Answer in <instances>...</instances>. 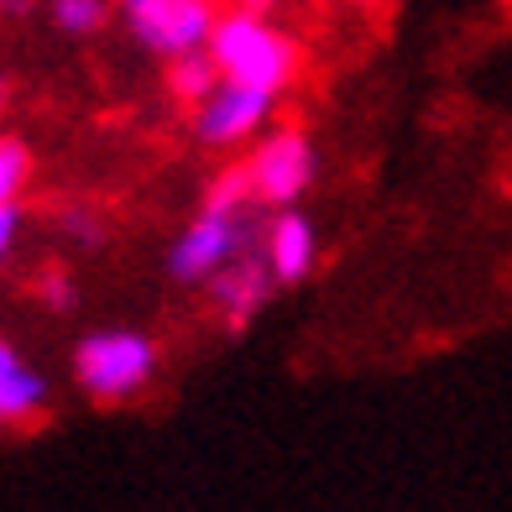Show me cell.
<instances>
[{"instance_id":"1","label":"cell","mask_w":512,"mask_h":512,"mask_svg":"<svg viewBox=\"0 0 512 512\" xmlns=\"http://www.w3.org/2000/svg\"><path fill=\"white\" fill-rule=\"evenodd\" d=\"M209 58H215L225 84L256 89V95H267V100L283 95L298 74V48L267 16H251V11L220 16L215 37H209Z\"/></svg>"},{"instance_id":"2","label":"cell","mask_w":512,"mask_h":512,"mask_svg":"<svg viewBox=\"0 0 512 512\" xmlns=\"http://www.w3.org/2000/svg\"><path fill=\"white\" fill-rule=\"evenodd\" d=\"M251 199L256 194H251L246 168L230 173L225 183H215V194L199 209V220L183 230V241L168 256L173 277H183V283H215V277L236 262V251L246 241V204Z\"/></svg>"},{"instance_id":"3","label":"cell","mask_w":512,"mask_h":512,"mask_svg":"<svg viewBox=\"0 0 512 512\" xmlns=\"http://www.w3.org/2000/svg\"><path fill=\"white\" fill-rule=\"evenodd\" d=\"M152 366H157L152 340L131 335V330H100V335L79 340V351H74V377L100 403H121L131 392H142L152 382Z\"/></svg>"},{"instance_id":"4","label":"cell","mask_w":512,"mask_h":512,"mask_svg":"<svg viewBox=\"0 0 512 512\" xmlns=\"http://www.w3.org/2000/svg\"><path fill=\"white\" fill-rule=\"evenodd\" d=\"M121 11L131 37L173 63L189 53H209V37L220 27L215 0H121Z\"/></svg>"},{"instance_id":"5","label":"cell","mask_w":512,"mask_h":512,"mask_svg":"<svg viewBox=\"0 0 512 512\" xmlns=\"http://www.w3.org/2000/svg\"><path fill=\"white\" fill-rule=\"evenodd\" d=\"M246 178H251V194L262 204H293L314 178V152L298 131H277L251 152Z\"/></svg>"},{"instance_id":"6","label":"cell","mask_w":512,"mask_h":512,"mask_svg":"<svg viewBox=\"0 0 512 512\" xmlns=\"http://www.w3.org/2000/svg\"><path fill=\"white\" fill-rule=\"evenodd\" d=\"M272 115V100L267 95H256V89H236V84H220V95L199 105L194 115V131H199V142L209 147H230V142H246V136L256 131Z\"/></svg>"},{"instance_id":"7","label":"cell","mask_w":512,"mask_h":512,"mask_svg":"<svg viewBox=\"0 0 512 512\" xmlns=\"http://www.w3.org/2000/svg\"><path fill=\"white\" fill-rule=\"evenodd\" d=\"M272 283H277V277L267 267V256H241V262H230L215 283H209V293H215L220 309L230 314V330H241V324L262 309V298H267Z\"/></svg>"},{"instance_id":"8","label":"cell","mask_w":512,"mask_h":512,"mask_svg":"<svg viewBox=\"0 0 512 512\" xmlns=\"http://www.w3.org/2000/svg\"><path fill=\"white\" fill-rule=\"evenodd\" d=\"M267 267H272L277 283L309 277V267H314V225L304 215L283 209V215L272 220V230H267Z\"/></svg>"},{"instance_id":"9","label":"cell","mask_w":512,"mask_h":512,"mask_svg":"<svg viewBox=\"0 0 512 512\" xmlns=\"http://www.w3.org/2000/svg\"><path fill=\"white\" fill-rule=\"evenodd\" d=\"M42 398H48L42 377L11 351V345H0V418H6V424H27V418H37Z\"/></svg>"},{"instance_id":"10","label":"cell","mask_w":512,"mask_h":512,"mask_svg":"<svg viewBox=\"0 0 512 512\" xmlns=\"http://www.w3.org/2000/svg\"><path fill=\"white\" fill-rule=\"evenodd\" d=\"M220 68H215V58L209 53H189V58H178L173 68H168V89L183 100V105H209L220 95Z\"/></svg>"},{"instance_id":"11","label":"cell","mask_w":512,"mask_h":512,"mask_svg":"<svg viewBox=\"0 0 512 512\" xmlns=\"http://www.w3.org/2000/svg\"><path fill=\"white\" fill-rule=\"evenodd\" d=\"M53 21L68 37H89L105 27V0H53Z\"/></svg>"},{"instance_id":"12","label":"cell","mask_w":512,"mask_h":512,"mask_svg":"<svg viewBox=\"0 0 512 512\" xmlns=\"http://www.w3.org/2000/svg\"><path fill=\"white\" fill-rule=\"evenodd\" d=\"M27 173H32L27 147H21L16 136H6V142H0V204H16V194H21V183H27Z\"/></svg>"},{"instance_id":"13","label":"cell","mask_w":512,"mask_h":512,"mask_svg":"<svg viewBox=\"0 0 512 512\" xmlns=\"http://www.w3.org/2000/svg\"><path fill=\"white\" fill-rule=\"evenodd\" d=\"M37 293L48 298V309H74L79 304V293H74V283H68V277H58V272H48L37 283Z\"/></svg>"},{"instance_id":"14","label":"cell","mask_w":512,"mask_h":512,"mask_svg":"<svg viewBox=\"0 0 512 512\" xmlns=\"http://www.w3.org/2000/svg\"><path fill=\"white\" fill-rule=\"evenodd\" d=\"M16 225H21V209H16V204H0V251H11Z\"/></svg>"},{"instance_id":"15","label":"cell","mask_w":512,"mask_h":512,"mask_svg":"<svg viewBox=\"0 0 512 512\" xmlns=\"http://www.w3.org/2000/svg\"><path fill=\"white\" fill-rule=\"evenodd\" d=\"M68 230H74L79 241H100V230H95V220H89L84 209H74V215H68Z\"/></svg>"},{"instance_id":"16","label":"cell","mask_w":512,"mask_h":512,"mask_svg":"<svg viewBox=\"0 0 512 512\" xmlns=\"http://www.w3.org/2000/svg\"><path fill=\"white\" fill-rule=\"evenodd\" d=\"M277 6V0H241V11H251V16H267Z\"/></svg>"}]
</instances>
